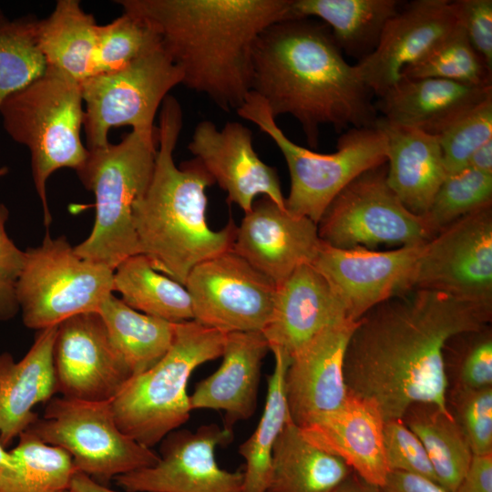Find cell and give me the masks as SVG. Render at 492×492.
<instances>
[{"label":"cell","instance_id":"8fae6325","mask_svg":"<svg viewBox=\"0 0 492 492\" xmlns=\"http://www.w3.org/2000/svg\"><path fill=\"white\" fill-rule=\"evenodd\" d=\"M181 83L182 73L160 41L126 67L87 77L81 83L87 149L108 145L112 128L156 131L158 109L169 92Z\"/></svg>","mask_w":492,"mask_h":492},{"label":"cell","instance_id":"816d5d0a","mask_svg":"<svg viewBox=\"0 0 492 492\" xmlns=\"http://www.w3.org/2000/svg\"><path fill=\"white\" fill-rule=\"evenodd\" d=\"M334 492H383V490L380 487L365 481L353 471Z\"/></svg>","mask_w":492,"mask_h":492},{"label":"cell","instance_id":"52a82bcc","mask_svg":"<svg viewBox=\"0 0 492 492\" xmlns=\"http://www.w3.org/2000/svg\"><path fill=\"white\" fill-rule=\"evenodd\" d=\"M225 334L194 320L175 323L170 347L150 369L132 376L110 401L121 432L151 448L190 418L191 373L221 356Z\"/></svg>","mask_w":492,"mask_h":492},{"label":"cell","instance_id":"5b68a950","mask_svg":"<svg viewBox=\"0 0 492 492\" xmlns=\"http://www.w3.org/2000/svg\"><path fill=\"white\" fill-rule=\"evenodd\" d=\"M0 117L8 136L29 150L32 179L44 223L48 227L52 221L46 194L48 179L63 168L77 172L88 154L81 139V84L46 67L41 77L1 104Z\"/></svg>","mask_w":492,"mask_h":492},{"label":"cell","instance_id":"ba28073f","mask_svg":"<svg viewBox=\"0 0 492 492\" xmlns=\"http://www.w3.org/2000/svg\"><path fill=\"white\" fill-rule=\"evenodd\" d=\"M237 114L255 124L278 147L290 174L286 210L316 224L332 200L364 171L386 163V141L376 126L352 128L341 134L336 151L323 154L288 138L264 100L250 92Z\"/></svg>","mask_w":492,"mask_h":492},{"label":"cell","instance_id":"30bf717a","mask_svg":"<svg viewBox=\"0 0 492 492\" xmlns=\"http://www.w3.org/2000/svg\"><path fill=\"white\" fill-rule=\"evenodd\" d=\"M26 430L72 457L75 467L108 486L118 476L152 466L159 455L120 431L109 402L53 396Z\"/></svg>","mask_w":492,"mask_h":492},{"label":"cell","instance_id":"7bdbcfd3","mask_svg":"<svg viewBox=\"0 0 492 492\" xmlns=\"http://www.w3.org/2000/svg\"><path fill=\"white\" fill-rule=\"evenodd\" d=\"M384 450L389 472L414 474L437 482L423 444L402 419L384 422Z\"/></svg>","mask_w":492,"mask_h":492},{"label":"cell","instance_id":"2e32d148","mask_svg":"<svg viewBox=\"0 0 492 492\" xmlns=\"http://www.w3.org/2000/svg\"><path fill=\"white\" fill-rule=\"evenodd\" d=\"M424 244L382 251L339 249L323 242L312 265L327 281L348 319L358 321L376 305L412 289Z\"/></svg>","mask_w":492,"mask_h":492},{"label":"cell","instance_id":"d590c367","mask_svg":"<svg viewBox=\"0 0 492 492\" xmlns=\"http://www.w3.org/2000/svg\"><path fill=\"white\" fill-rule=\"evenodd\" d=\"M36 22L28 16L9 19L0 10V106L46 69L36 42Z\"/></svg>","mask_w":492,"mask_h":492},{"label":"cell","instance_id":"1f68e13d","mask_svg":"<svg viewBox=\"0 0 492 492\" xmlns=\"http://www.w3.org/2000/svg\"><path fill=\"white\" fill-rule=\"evenodd\" d=\"M113 292L130 308L171 323L193 320L186 287L153 268L143 254L125 259L114 270Z\"/></svg>","mask_w":492,"mask_h":492},{"label":"cell","instance_id":"f35d334b","mask_svg":"<svg viewBox=\"0 0 492 492\" xmlns=\"http://www.w3.org/2000/svg\"><path fill=\"white\" fill-rule=\"evenodd\" d=\"M159 41L158 34L146 21L123 12L110 23L97 26L93 75L126 67Z\"/></svg>","mask_w":492,"mask_h":492},{"label":"cell","instance_id":"44dd1931","mask_svg":"<svg viewBox=\"0 0 492 492\" xmlns=\"http://www.w3.org/2000/svg\"><path fill=\"white\" fill-rule=\"evenodd\" d=\"M357 322L324 328L291 357L284 386L289 415L298 427L338 409L347 399L344 357Z\"/></svg>","mask_w":492,"mask_h":492},{"label":"cell","instance_id":"4dcf8cb0","mask_svg":"<svg viewBox=\"0 0 492 492\" xmlns=\"http://www.w3.org/2000/svg\"><path fill=\"white\" fill-rule=\"evenodd\" d=\"M97 313L113 347L133 376L155 365L171 345L175 323L139 313L113 293Z\"/></svg>","mask_w":492,"mask_h":492},{"label":"cell","instance_id":"60d3db41","mask_svg":"<svg viewBox=\"0 0 492 492\" xmlns=\"http://www.w3.org/2000/svg\"><path fill=\"white\" fill-rule=\"evenodd\" d=\"M437 137L446 173L467 167L473 152L492 138V97L464 113Z\"/></svg>","mask_w":492,"mask_h":492},{"label":"cell","instance_id":"c3c4849f","mask_svg":"<svg viewBox=\"0 0 492 492\" xmlns=\"http://www.w3.org/2000/svg\"><path fill=\"white\" fill-rule=\"evenodd\" d=\"M15 283L0 279V321L12 319L19 310Z\"/></svg>","mask_w":492,"mask_h":492},{"label":"cell","instance_id":"277c9868","mask_svg":"<svg viewBox=\"0 0 492 492\" xmlns=\"http://www.w3.org/2000/svg\"><path fill=\"white\" fill-rule=\"evenodd\" d=\"M182 121L180 104L167 96L152 177L134 203L132 218L139 253L155 270L185 286L196 265L232 249L237 226L230 220L223 229L211 230L206 220V189L213 179L196 158L175 164Z\"/></svg>","mask_w":492,"mask_h":492},{"label":"cell","instance_id":"d6a6232c","mask_svg":"<svg viewBox=\"0 0 492 492\" xmlns=\"http://www.w3.org/2000/svg\"><path fill=\"white\" fill-rule=\"evenodd\" d=\"M402 420L423 444L437 483L447 492H455L470 466L473 454L453 415L434 405L415 404Z\"/></svg>","mask_w":492,"mask_h":492},{"label":"cell","instance_id":"cb8c5ba5","mask_svg":"<svg viewBox=\"0 0 492 492\" xmlns=\"http://www.w3.org/2000/svg\"><path fill=\"white\" fill-rule=\"evenodd\" d=\"M270 351L262 332H233L225 334L222 362L201 380L190 395L193 409L225 413V428L250 418L257 406L262 361Z\"/></svg>","mask_w":492,"mask_h":492},{"label":"cell","instance_id":"6da1fadb","mask_svg":"<svg viewBox=\"0 0 492 492\" xmlns=\"http://www.w3.org/2000/svg\"><path fill=\"white\" fill-rule=\"evenodd\" d=\"M491 312L446 293L411 289L358 320L344 357L348 393L374 402L385 421L415 404L447 406L448 341L487 325Z\"/></svg>","mask_w":492,"mask_h":492},{"label":"cell","instance_id":"7c38bea8","mask_svg":"<svg viewBox=\"0 0 492 492\" xmlns=\"http://www.w3.org/2000/svg\"><path fill=\"white\" fill-rule=\"evenodd\" d=\"M386 163L355 178L332 200L317 223L333 248L419 244L433 237L423 216L408 210L386 180Z\"/></svg>","mask_w":492,"mask_h":492},{"label":"cell","instance_id":"f1b7e54d","mask_svg":"<svg viewBox=\"0 0 492 492\" xmlns=\"http://www.w3.org/2000/svg\"><path fill=\"white\" fill-rule=\"evenodd\" d=\"M401 5L397 0H292L291 15L322 19L342 53L358 62L375 49Z\"/></svg>","mask_w":492,"mask_h":492},{"label":"cell","instance_id":"8d00e7d4","mask_svg":"<svg viewBox=\"0 0 492 492\" xmlns=\"http://www.w3.org/2000/svg\"><path fill=\"white\" fill-rule=\"evenodd\" d=\"M409 79L439 78L476 87H492V69L472 47L460 25L423 59L406 67Z\"/></svg>","mask_w":492,"mask_h":492},{"label":"cell","instance_id":"ac0fdd59","mask_svg":"<svg viewBox=\"0 0 492 492\" xmlns=\"http://www.w3.org/2000/svg\"><path fill=\"white\" fill-rule=\"evenodd\" d=\"M459 27L453 1L415 0L386 23L375 49L355 64L374 95L385 94L403 70L423 59Z\"/></svg>","mask_w":492,"mask_h":492},{"label":"cell","instance_id":"484cf974","mask_svg":"<svg viewBox=\"0 0 492 492\" xmlns=\"http://www.w3.org/2000/svg\"><path fill=\"white\" fill-rule=\"evenodd\" d=\"M492 97V87H476L439 78L398 83L374 103L377 113L394 124L438 136L464 113Z\"/></svg>","mask_w":492,"mask_h":492},{"label":"cell","instance_id":"8992f818","mask_svg":"<svg viewBox=\"0 0 492 492\" xmlns=\"http://www.w3.org/2000/svg\"><path fill=\"white\" fill-rule=\"evenodd\" d=\"M158 128L152 133L131 130L121 141L88 150L77 174L96 200V217L88 237L75 246L83 259L111 270L139 253L132 211L154 169Z\"/></svg>","mask_w":492,"mask_h":492},{"label":"cell","instance_id":"f907efd6","mask_svg":"<svg viewBox=\"0 0 492 492\" xmlns=\"http://www.w3.org/2000/svg\"><path fill=\"white\" fill-rule=\"evenodd\" d=\"M70 489L74 492H127L111 489L108 486L97 483L79 471H76L74 474L71 479Z\"/></svg>","mask_w":492,"mask_h":492},{"label":"cell","instance_id":"7a4b0ae2","mask_svg":"<svg viewBox=\"0 0 492 492\" xmlns=\"http://www.w3.org/2000/svg\"><path fill=\"white\" fill-rule=\"evenodd\" d=\"M251 92L274 118H295L312 148L318 146L322 125L342 132L373 127L379 117L356 66L344 59L329 27L309 18L274 23L259 36Z\"/></svg>","mask_w":492,"mask_h":492},{"label":"cell","instance_id":"836d02e7","mask_svg":"<svg viewBox=\"0 0 492 492\" xmlns=\"http://www.w3.org/2000/svg\"><path fill=\"white\" fill-rule=\"evenodd\" d=\"M272 352L275 364L268 379L262 415L254 432L238 449L245 460L241 492H265L275 442L285 424L291 420L284 386L291 357L279 349Z\"/></svg>","mask_w":492,"mask_h":492},{"label":"cell","instance_id":"f5cc1de1","mask_svg":"<svg viewBox=\"0 0 492 492\" xmlns=\"http://www.w3.org/2000/svg\"><path fill=\"white\" fill-rule=\"evenodd\" d=\"M15 466V459L11 451H6L0 441V477Z\"/></svg>","mask_w":492,"mask_h":492},{"label":"cell","instance_id":"4316f807","mask_svg":"<svg viewBox=\"0 0 492 492\" xmlns=\"http://www.w3.org/2000/svg\"><path fill=\"white\" fill-rule=\"evenodd\" d=\"M375 125L386 141L389 187L408 210L424 216L447 175L438 137L380 116Z\"/></svg>","mask_w":492,"mask_h":492},{"label":"cell","instance_id":"7402d4cb","mask_svg":"<svg viewBox=\"0 0 492 492\" xmlns=\"http://www.w3.org/2000/svg\"><path fill=\"white\" fill-rule=\"evenodd\" d=\"M384 425L374 402L348 393L338 409L299 428L309 442L341 458L363 479L381 487L389 473Z\"/></svg>","mask_w":492,"mask_h":492},{"label":"cell","instance_id":"f6af8a7d","mask_svg":"<svg viewBox=\"0 0 492 492\" xmlns=\"http://www.w3.org/2000/svg\"><path fill=\"white\" fill-rule=\"evenodd\" d=\"M8 217V209L0 202V279L15 282L25 263L26 251L20 250L7 235L5 224Z\"/></svg>","mask_w":492,"mask_h":492},{"label":"cell","instance_id":"83f0119b","mask_svg":"<svg viewBox=\"0 0 492 492\" xmlns=\"http://www.w3.org/2000/svg\"><path fill=\"white\" fill-rule=\"evenodd\" d=\"M352 472L343 460L309 442L289 420L272 450L265 492H334Z\"/></svg>","mask_w":492,"mask_h":492},{"label":"cell","instance_id":"d4e9b609","mask_svg":"<svg viewBox=\"0 0 492 492\" xmlns=\"http://www.w3.org/2000/svg\"><path fill=\"white\" fill-rule=\"evenodd\" d=\"M57 326L39 330L19 362L9 353L0 354V441L5 447L38 419L34 406L57 393L53 364Z\"/></svg>","mask_w":492,"mask_h":492},{"label":"cell","instance_id":"e0dca14e","mask_svg":"<svg viewBox=\"0 0 492 492\" xmlns=\"http://www.w3.org/2000/svg\"><path fill=\"white\" fill-rule=\"evenodd\" d=\"M53 364L56 391L70 399L109 402L133 376L98 313L77 314L58 324Z\"/></svg>","mask_w":492,"mask_h":492},{"label":"cell","instance_id":"f546056e","mask_svg":"<svg viewBox=\"0 0 492 492\" xmlns=\"http://www.w3.org/2000/svg\"><path fill=\"white\" fill-rule=\"evenodd\" d=\"M98 25L77 0H58L51 14L36 22V42L46 67L80 84L93 75Z\"/></svg>","mask_w":492,"mask_h":492},{"label":"cell","instance_id":"681fc988","mask_svg":"<svg viewBox=\"0 0 492 492\" xmlns=\"http://www.w3.org/2000/svg\"><path fill=\"white\" fill-rule=\"evenodd\" d=\"M467 166L482 173L492 175V138L473 152Z\"/></svg>","mask_w":492,"mask_h":492},{"label":"cell","instance_id":"5bb4252c","mask_svg":"<svg viewBox=\"0 0 492 492\" xmlns=\"http://www.w3.org/2000/svg\"><path fill=\"white\" fill-rule=\"evenodd\" d=\"M193 320L223 333L262 332L276 285L232 250L196 265L185 282Z\"/></svg>","mask_w":492,"mask_h":492},{"label":"cell","instance_id":"603a6c76","mask_svg":"<svg viewBox=\"0 0 492 492\" xmlns=\"http://www.w3.org/2000/svg\"><path fill=\"white\" fill-rule=\"evenodd\" d=\"M345 320V309L324 277L312 264H303L277 286L262 333L270 351L279 349L292 357L322 330Z\"/></svg>","mask_w":492,"mask_h":492},{"label":"cell","instance_id":"bcb514c9","mask_svg":"<svg viewBox=\"0 0 492 492\" xmlns=\"http://www.w3.org/2000/svg\"><path fill=\"white\" fill-rule=\"evenodd\" d=\"M455 492H492V455L473 456Z\"/></svg>","mask_w":492,"mask_h":492},{"label":"cell","instance_id":"ffe728a7","mask_svg":"<svg viewBox=\"0 0 492 492\" xmlns=\"http://www.w3.org/2000/svg\"><path fill=\"white\" fill-rule=\"evenodd\" d=\"M322 245L315 222L262 196L244 213L231 250L277 287L300 266L312 264Z\"/></svg>","mask_w":492,"mask_h":492},{"label":"cell","instance_id":"db71d44e","mask_svg":"<svg viewBox=\"0 0 492 492\" xmlns=\"http://www.w3.org/2000/svg\"><path fill=\"white\" fill-rule=\"evenodd\" d=\"M8 172V169L6 167H0V179L5 176Z\"/></svg>","mask_w":492,"mask_h":492},{"label":"cell","instance_id":"4fadbf2b","mask_svg":"<svg viewBox=\"0 0 492 492\" xmlns=\"http://www.w3.org/2000/svg\"><path fill=\"white\" fill-rule=\"evenodd\" d=\"M412 289L443 292L492 311V204L461 217L425 242Z\"/></svg>","mask_w":492,"mask_h":492},{"label":"cell","instance_id":"9c48e42d","mask_svg":"<svg viewBox=\"0 0 492 492\" xmlns=\"http://www.w3.org/2000/svg\"><path fill=\"white\" fill-rule=\"evenodd\" d=\"M110 268L78 256L65 237L46 233L41 245L26 251L15 283L24 324L42 330L86 313H97L113 293Z\"/></svg>","mask_w":492,"mask_h":492},{"label":"cell","instance_id":"e575fe53","mask_svg":"<svg viewBox=\"0 0 492 492\" xmlns=\"http://www.w3.org/2000/svg\"><path fill=\"white\" fill-rule=\"evenodd\" d=\"M11 450L15 466L0 477V492H64L77 468L71 456L40 441L28 430Z\"/></svg>","mask_w":492,"mask_h":492},{"label":"cell","instance_id":"9a60e30c","mask_svg":"<svg viewBox=\"0 0 492 492\" xmlns=\"http://www.w3.org/2000/svg\"><path fill=\"white\" fill-rule=\"evenodd\" d=\"M231 438L232 430L215 424L176 429L161 440L157 464L114 480L127 492H241L243 473L222 469L215 457L216 447Z\"/></svg>","mask_w":492,"mask_h":492},{"label":"cell","instance_id":"11a10c76","mask_svg":"<svg viewBox=\"0 0 492 492\" xmlns=\"http://www.w3.org/2000/svg\"><path fill=\"white\" fill-rule=\"evenodd\" d=\"M64 492H74L72 489H68L67 491H64Z\"/></svg>","mask_w":492,"mask_h":492},{"label":"cell","instance_id":"ab89813d","mask_svg":"<svg viewBox=\"0 0 492 492\" xmlns=\"http://www.w3.org/2000/svg\"><path fill=\"white\" fill-rule=\"evenodd\" d=\"M456 337V336H455ZM453 361L445 360L449 389H482L492 387V333L488 326L461 333L456 342Z\"/></svg>","mask_w":492,"mask_h":492},{"label":"cell","instance_id":"b9f144b4","mask_svg":"<svg viewBox=\"0 0 492 492\" xmlns=\"http://www.w3.org/2000/svg\"><path fill=\"white\" fill-rule=\"evenodd\" d=\"M446 401L473 456L492 455V387L449 389Z\"/></svg>","mask_w":492,"mask_h":492},{"label":"cell","instance_id":"3957f363","mask_svg":"<svg viewBox=\"0 0 492 492\" xmlns=\"http://www.w3.org/2000/svg\"><path fill=\"white\" fill-rule=\"evenodd\" d=\"M146 21L182 73V85L225 111L251 92L252 53L271 25L292 20V0H118Z\"/></svg>","mask_w":492,"mask_h":492},{"label":"cell","instance_id":"74e56055","mask_svg":"<svg viewBox=\"0 0 492 492\" xmlns=\"http://www.w3.org/2000/svg\"><path fill=\"white\" fill-rule=\"evenodd\" d=\"M492 204V175L466 167L447 174L423 216L435 236L461 217Z\"/></svg>","mask_w":492,"mask_h":492},{"label":"cell","instance_id":"7dc6e473","mask_svg":"<svg viewBox=\"0 0 492 492\" xmlns=\"http://www.w3.org/2000/svg\"><path fill=\"white\" fill-rule=\"evenodd\" d=\"M381 488L383 492H447L436 481L398 471H390Z\"/></svg>","mask_w":492,"mask_h":492},{"label":"cell","instance_id":"ee69618b","mask_svg":"<svg viewBox=\"0 0 492 492\" xmlns=\"http://www.w3.org/2000/svg\"><path fill=\"white\" fill-rule=\"evenodd\" d=\"M453 3L467 40L492 69V0H456Z\"/></svg>","mask_w":492,"mask_h":492},{"label":"cell","instance_id":"d6986e66","mask_svg":"<svg viewBox=\"0 0 492 492\" xmlns=\"http://www.w3.org/2000/svg\"><path fill=\"white\" fill-rule=\"evenodd\" d=\"M188 148L227 192V201L244 213L259 195L286 210L277 170L257 155L251 131L243 124L229 121L219 129L210 120H202L196 125Z\"/></svg>","mask_w":492,"mask_h":492}]
</instances>
